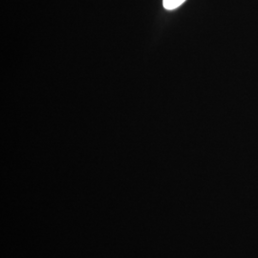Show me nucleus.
I'll use <instances>...</instances> for the list:
<instances>
[{"label": "nucleus", "instance_id": "f257e3e1", "mask_svg": "<svg viewBox=\"0 0 258 258\" xmlns=\"http://www.w3.org/2000/svg\"><path fill=\"white\" fill-rule=\"evenodd\" d=\"M185 0H163V5L166 10H175L180 7Z\"/></svg>", "mask_w": 258, "mask_h": 258}]
</instances>
